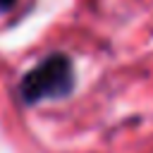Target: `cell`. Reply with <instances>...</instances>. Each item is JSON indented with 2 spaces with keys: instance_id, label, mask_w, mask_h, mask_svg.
Instances as JSON below:
<instances>
[{
  "instance_id": "2",
  "label": "cell",
  "mask_w": 153,
  "mask_h": 153,
  "mask_svg": "<svg viewBox=\"0 0 153 153\" xmlns=\"http://www.w3.org/2000/svg\"><path fill=\"white\" fill-rule=\"evenodd\" d=\"M14 2H17V0H0V12L12 10V7H14Z\"/></svg>"
},
{
  "instance_id": "1",
  "label": "cell",
  "mask_w": 153,
  "mask_h": 153,
  "mask_svg": "<svg viewBox=\"0 0 153 153\" xmlns=\"http://www.w3.org/2000/svg\"><path fill=\"white\" fill-rule=\"evenodd\" d=\"M74 88V67L65 53H53L36 67H31L19 81V100L36 105L50 98H65Z\"/></svg>"
}]
</instances>
